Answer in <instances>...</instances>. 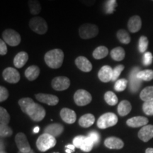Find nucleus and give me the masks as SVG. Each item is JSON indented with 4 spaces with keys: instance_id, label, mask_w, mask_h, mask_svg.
<instances>
[{
    "instance_id": "obj_42",
    "label": "nucleus",
    "mask_w": 153,
    "mask_h": 153,
    "mask_svg": "<svg viewBox=\"0 0 153 153\" xmlns=\"http://www.w3.org/2000/svg\"><path fill=\"white\" fill-rule=\"evenodd\" d=\"M88 137L93 141L94 145H97L100 141V135L97 131H91L88 133Z\"/></svg>"
},
{
    "instance_id": "obj_21",
    "label": "nucleus",
    "mask_w": 153,
    "mask_h": 153,
    "mask_svg": "<svg viewBox=\"0 0 153 153\" xmlns=\"http://www.w3.org/2000/svg\"><path fill=\"white\" fill-rule=\"evenodd\" d=\"M64 131V127L60 123H52L45 127L44 133L50 134L53 137H57L60 135Z\"/></svg>"
},
{
    "instance_id": "obj_20",
    "label": "nucleus",
    "mask_w": 153,
    "mask_h": 153,
    "mask_svg": "<svg viewBox=\"0 0 153 153\" xmlns=\"http://www.w3.org/2000/svg\"><path fill=\"white\" fill-rule=\"evenodd\" d=\"M127 125L131 128H138L145 126L148 123V119L144 116H135L129 118L126 121Z\"/></svg>"
},
{
    "instance_id": "obj_7",
    "label": "nucleus",
    "mask_w": 153,
    "mask_h": 153,
    "mask_svg": "<svg viewBox=\"0 0 153 153\" xmlns=\"http://www.w3.org/2000/svg\"><path fill=\"white\" fill-rule=\"evenodd\" d=\"M4 41L10 46H17L21 43L22 38L21 36L16 30L11 29H6L2 33Z\"/></svg>"
},
{
    "instance_id": "obj_6",
    "label": "nucleus",
    "mask_w": 153,
    "mask_h": 153,
    "mask_svg": "<svg viewBox=\"0 0 153 153\" xmlns=\"http://www.w3.org/2000/svg\"><path fill=\"white\" fill-rule=\"evenodd\" d=\"M118 123V117L114 113H106L101 116L97 120V126L100 129H106L116 125Z\"/></svg>"
},
{
    "instance_id": "obj_53",
    "label": "nucleus",
    "mask_w": 153,
    "mask_h": 153,
    "mask_svg": "<svg viewBox=\"0 0 153 153\" xmlns=\"http://www.w3.org/2000/svg\"><path fill=\"white\" fill-rule=\"evenodd\" d=\"M50 1H55V0H48Z\"/></svg>"
},
{
    "instance_id": "obj_41",
    "label": "nucleus",
    "mask_w": 153,
    "mask_h": 153,
    "mask_svg": "<svg viewBox=\"0 0 153 153\" xmlns=\"http://www.w3.org/2000/svg\"><path fill=\"white\" fill-rule=\"evenodd\" d=\"M152 60L153 56L152 53L150 52L145 53L144 55H143V64L145 66H149L152 63Z\"/></svg>"
},
{
    "instance_id": "obj_45",
    "label": "nucleus",
    "mask_w": 153,
    "mask_h": 153,
    "mask_svg": "<svg viewBox=\"0 0 153 153\" xmlns=\"http://www.w3.org/2000/svg\"><path fill=\"white\" fill-rule=\"evenodd\" d=\"M7 53V47L2 39L0 40V55H5Z\"/></svg>"
},
{
    "instance_id": "obj_14",
    "label": "nucleus",
    "mask_w": 153,
    "mask_h": 153,
    "mask_svg": "<svg viewBox=\"0 0 153 153\" xmlns=\"http://www.w3.org/2000/svg\"><path fill=\"white\" fill-rule=\"evenodd\" d=\"M76 67L84 72H89L92 70V65L87 57L84 56H79L75 60Z\"/></svg>"
},
{
    "instance_id": "obj_15",
    "label": "nucleus",
    "mask_w": 153,
    "mask_h": 153,
    "mask_svg": "<svg viewBox=\"0 0 153 153\" xmlns=\"http://www.w3.org/2000/svg\"><path fill=\"white\" fill-rule=\"evenodd\" d=\"M138 137L143 142L147 143L153 137V126L146 125L140 130Z\"/></svg>"
},
{
    "instance_id": "obj_11",
    "label": "nucleus",
    "mask_w": 153,
    "mask_h": 153,
    "mask_svg": "<svg viewBox=\"0 0 153 153\" xmlns=\"http://www.w3.org/2000/svg\"><path fill=\"white\" fill-rule=\"evenodd\" d=\"M3 77L6 82L11 84H16L21 79L20 74L16 69L7 68L3 71Z\"/></svg>"
},
{
    "instance_id": "obj_23",
    "label": "nucleus",
    "mask_w": 153,
    "mask_h": 153,
    "mask_svg": "<svg viewBox=\"0 0 153 153\" xmlns=\"http://www.w3.org/2000/svg\"><path fill=\"white\" fill-rule=\"evenodd\" d=\"M40 74V69L36 65H31L26 69L25 71V76L29 81L36 79Z\"/></svg>"
},
{
    "instance_id": "obj_47",
    "label": "nucleus",
    "mask_w": 153,
    "mask_h": 153,
    "mask_svg": "<svg viewBox=\"0 0 153 153\" xmlns=\"http://www.w3.org/2000/svg\"><path fill=\"white\" fill-rule=\"evenodd\" d=\"M66 148H68V149H70V150H73V151H74V149H75V146H74V145H68L66 146Z\"/></svg>"
},
{
    "instance_id": "obj_48",
    "label": "nucleus",
    "mask_w": 153,
    "mask_h": 153,
    "mask_svg": "<svg viewBox=\"0 0 153 153\" xmlns=\"http://www.w3.org/2000/svg\"><path fill=\"white\" fill-rule=\"evenodd\" d=\"M145 153H153V148H148L145 151Z\"/></svg>"
},
{
    "instance_id": "obj_4",
    "label": "nucleus",
    "mask_w": 153,
    "mask_h": 153,
    "mask_svg": "<svg viewBox=\"0 0 153 153\" xmlns=\"http://www.w3.org/2000/svg\"><path fill=\"white\" fill-rule=\"evenodd\" d=\"M29 27L35 33L39 35H43L48 31V24L45 20L42 17L35 16L29 21Z\"/></svg>"
},
{
    "instance_id": "obj_31",
    "label": "nucleus",
    "mask_w": 153,
    "mask_h": 153,
    "mask_svg": "<svg viewBox=\"0 0 153 153\" xmlns=\"http://www.w3.org/2000/svg\"><path fill=\"white\" fill-rule=\"evenodd\" d=\"M104 99L106 102L110 106H115L118 103V97L113 91H108L105 93Z\"/></svg>"
},
{
    "instance_id": "obj_46",
    "label": "nucleus",
    "mask_w": 153,
    "mask_h": 153,
    "mask_svg": "<svg viewBox=\"0 0 153 153\" xmlns=\"http://www.w3.org/2000/svg\"><path fill=\"white\" fill-rule=\"evenodd\" d=\"M82 4L87 6V7H91L94 4L96 0H79Z\"/></svg>"
},
{
    "instance_id": "obj_5",
    "label": "nucleus",
    "mask_w": 153,
    "mask_h": 153,
    "mask_svg": "<svg viewBox=\"0 0 153 153\" xmlns=\"http://www.w3.org/2000/svg\"><path fill=\"white\" fill-rule=\"evenodd\" d=\"M79 34L82 39H90L99 34V28L97 25L92 24H84L80 26Z\"/></svg>"
},
{
    "instance_id": "obj_24",
    "label": "nucleus",
    "mask_w": 153,
    "mask_h": 153,
    "mask_svg": "<svg viewBox=\"0 0 153 153\" xmlns=\"http://www.w3.org/2000/svg\"><path fill=\"white\" fill-rule=\"evenodd\" d=\"M132 106L131 103L127 100L120 101L118 106V113L120 116H126L131 112Z\"/></svg>"
},
{
    "instance_id": "obj_17",
    "label": "nucleus",
    "mask_w": 153,
    "mask_h": 153,
    "mask_svg": "<svg viewBox=\"0 0 153 153\" xmlns=\"http://www.w3.org/2000/svg\"><path fill=\"white\" fill-rule=\"evenodd\" d=\"M104 145L106 148L113 150H120L124 146V143L122 140L116 137H109L104 141Z\"/></svg>"
},
{
    "instance_id": "obj_37",
    "label": "nucleus",
    "mask_w": 153,
    "mask_h": 153,
    "mask_svg": "<svg viewBox=\"0 0 153 153\" xmlns=\"http://www.w3.org/2000/svg\"><path fill=\"white\" fill-rule=\"evenodd\" d=\"M143 112L148 116H153V100L144 102L143 105Z\"/></svg>"
},
{
    "instance_id": "obj_13",
    "label": "nucleus",
    "mask_w": 153,
    "mask_h": 153,
    "mask_svg": "<svg viewBox=\"0 0 153 153\" xmlns=\"http://www.w3.org/2000/svg\"><path fill=\"white\" fill-rule=\"evenodd\" d=\"M36 98L38 101L49 106H55L59 102L58 97L53 94H36Z\"/></svg>"
},
{
    "instance_id": "obj_52",
    "label": "nucleus",
    "mask_w": 153,
    "mask_h": 153,
    "mask_svg": "<svg viewBox=\"0 0 153 153\" xmlns=\"http://www.w3.org/2000/svg\"><path fill=\"white\" fill-rule=\"evenodd\" d=\"M0 153H7V152H6L5 151H4V150H1V152H0Z\"/></svg>"
},
{
    "instance_id": "obj_9",
    "label": "nucleus",
    "mask_w": 153,
    "mask_h": 153,
    "mask_svg": "<svg viewBox=\"0 0 153 153\" xmlns=\"http://www.w3.org/2000/svg\"><path fill=\"white\" fill-rule=\"evenodd\" d=\"M52 87L56 91H64L70 86V80L67 76H56L51 82Z\"/></svg>"
},
{
    "instance_id": "obj_27",
    "label": "nucleus",
    "mask_w": 153,
    "mask_h": 153,
    "mask_svg": "<svg viewBox=\"0 0 153 153\" xmlns=\"http://www.w3.org/2000/svg\"><path fill=\"white\" fill-rule=\"evenodd\" d=\"M28 4L30 13L32 15H38L41 11V4L38 0H28Z\"/></svg>"
},
{
    "instance_id": "obj_43",
    "label": "nucleus",
    "mask_w": 153,
    "mask_h": 153,
    "mask_svg": "<svg viewBox=\"0 0 153 153\" xmlns=\"http://www.w3.org/2000/svg\"><path fill=\"white\" fill-rule=\"evenodd\" d=\"M9 97V91L7 89L3 86L0 87V101L3 102L7 100Z\"/></svg>"
},
{
    "instance_id": "obj_22",
    "label": "nucleus",
    "mask_w": 153,
    "mask_h": 153,
    "mask_svg": "<svg viewBox=\"0 0 153 153\" xmlns=\"http://www.w3.org/2000/svg\"><path fill=\"white\" fill-rule=\"evenodd\" d=\"M28 60V55L27 53L22 51L19 52L14 58V65L17 68H22L26 64Z\"/></svg>"
},
{
    "instance_id": "obj_26",
    "label": "nucleus",
    "mask_w": 153,
    "mask_h": 153,
    "mask_svg": "<svg viewBox=\"0 0 153 153\" xmlns=\"http://www.w3.org/2000/svg\"><path fill=\"white\" fill-rule=\"evenodd\" d=\"M126 53L123 48H115L111 51V57L115 61H121L125 57Z\"/></svg>"
},
{
    "instance_id": "obj_38",
    "label": "nucleus",
    "mask_w": 153,
    "mask_h": 153,
    "mask_svg": "<svg viewBox=\"0 0 153 153\" xmlns=\"http://www.w3.org/2000/svg\"><path fill=\"white\" fill-rule=\"evenodd\" d=\"M116 6V0H107L105 5V11L106 14H112L114 12Z\"/></svg>"
},
{
    "instance_id": "obj_34",
    "label": "nucleus",
    "mask_w": 153,
    "mask_h": 153,
    "mask_svg": "<svg viewBox=\"0 0 153 153\" xmlns=\"http://www.w3.org/2000/svg\"><path fill=\"white\" fill-rule=\"evenodd\" d=\"M94 145V143L93 141L91 140L89 137L87 136L85 140V141L82 143L81 148L79 149H81L82 151L86 152H90V151L92 150Z\"/></svg>"
},
{
    "instance_id": "obj_29",
    "label": "nucleus",
    "mask_w": 153,
    "mask_h": 153,
    "mask_svg": "<svg viewBox=\"0 0 153 153\" xmlns=\"http://www.w3.org/2000/svg\"><path fill=\"white\" fill-rule=\"evenodd\" d=\"M108 54V49L106 47L99 46L96 48L93 52V57L96 60H101V59L106 57Z\"/></svg>"
},
{
    "instance_id": "obj_35",
    "label": "nucleus",
    "mask_w": 153,
    "mask_h": 153,
    "mask_svg": "<svg viewBox=\"0 0 153 153\" xmlns=\"http://www.w3.org/2000/svg\"><path fill=\"white\" fill-rule=\"evenodd\" d=\"M128 85V80L126 79H120L116 82L114 85V89L117 91H123L125 90Z\"/></svg>"
},
{
    "instance_id": "obj_8",
    "label": "nucleus",
    "mask_w": 153,
    "mask_h": 153,
    "mask_svg": "<svg viewBox=\"0 0 153 153\" xmlns=\"http://www.w3.org/2000/svg\"><path fill=\"white\" fill-rule=\"evenodd\" d=\"M74 100L77 106H84L91 102L92 100V97L90 93L85 89H79L74 93Z\"/></svg>"
},
{
    "instance_id": "obj_33",
    "label": "nucleus",
    "mask_w": 153,
    "mask_h": 153,
    "mask_svg": "<svg viewBox=\"0 0 153 153\" xmlns=\"http://www.w3.org/2000/svg\"><path fill=\"white\" fill-rule=\"evenodd\" d=\"M10 121V116L3 107H0V126H8Z\"/></svg>"
},
{
    "instance_id": "obj_39",
    "label": "nucleus",
    "mask_w": 153,
    "mask_h": 153,
    "mask_svg": "<svg viewBox=\"0 0 153 153\" xmlns=\"http://www.w3.org/2000/svg\"><path fill=\"white\" fill-rule=\"evenodd\" d=\"M12 134V129L9 126H0V135L1 137H10Z\"/></svg>"
},
{
    "instance_id": "obj_3",
    "label": "nucleus",
    "mask_w": 153,
    "mask_h": 153,
    "mask_svg": "<svg viewBox=\"0 0 153 153\" xmlns=\"http://www.w3.org/2000/svg\"><path fill=\"white\" fill-rule=\"evenodd\" d=\"M56 145V139L50 134H42L36 141V146L41 152H45Z\"/></svg>"
},
{
    "instance_id": "obj_36",
    "label": "nucleus",
    "mask_w": 153,
    "mask_h": 153,
    "mask_svg": "<svg viewBox=\"0 0 153 153\" xmlns=\"http://www.w3.org/2000/svg\"><path fill=\"white\" fill-rule=\"evenodd\" d=\"M148 39L146 36H142L140 38L139 40V44H138V48L139 51L140 53H145L146 51V50L148 49Z\"/></svg>"
},
{
    "instance_id": "obj_18",
    "label": "nucleus",
    "mask_w": 153,
    "mask_h": 153,
    "mask_svg": "<svg viewBox=\"0 0 153 153\" xmlns=\"http://www.w3.org/2000/svg\"><path fill=\"white\" fill-rule=\"evenodd\" d=\"M60 117L66 123L72 124L76 121V116L73 110L68 108H63L60 111Z\"/></svg>"
},
{
    "instance_id": "obj_19",
    "label": "nucleus",
    "mask_w": 153,
    "mask_h": 153,
    "mask_svg": "<svg viewBox=\"0 0 153 153\" xmlns=\"http://www.w3.org/2000/svg\"><path fill=\"white\" fill-rule=\"evenodd\" d=\"M142 26V21L139 16H133L130 18L128 23V28L131 33H137Z\"/></svg>"
},
{
    "instance_id": "obj_30",
    "label": "nucleus",
    "mask_w": 153,
    "mask_h": 153,
    "mask_svg": "<svg viewBox=\"0 0 153 153\" xmlns=\"http://www.w3.org/2000/svg\"><path fill=\"white\" fill-rule=\"evenodd\" d=\"M118 41L123 44H128L131 42V36L124 29H120L118 30L117 33H116Z\"/></svg>"
},
{
    "instance_id": "obj_44",
    "label": "nucleus",
    "mask_w": 153,
    "mask_h": 153,
    "mask_svg": "<svg viewBox=\"0 0 153 153\" xmlns=\"http://www.w3.org/2000/svg\"><path fill=\"white\" fill-rule=\"evenodd\" d=\"M86 138V136L84 135H79V136H76L73 140V145L75 146L76 148H81L82 143Z\"/></svg>"
},
{
    "instance_id": "obj_54",
    "label": "nucleus",
    "mask_w": 153,
    "mask_h": 153,
    "mask_svg": "<svg viewBox=\"0 0 153 153\" xmlns=\"http://www.w3.org/2000/svg\"><path fill=\"white\" fill-rule=\"evenodd\" d=\"M152 1H153V0H152Z\"/></svg>"
},
{
    "instance_id": "obj_1",
    "label": "nucleus",
    "mask_w": 153,
    "mask_h": 153,
    "mask_svg": "<svg viewBox=\"0 0 153 153\" xmlns=\"http://www.w3.org/2000/svg\"><path fill=\"white\" fill-rule=\"evenodd\" d=\"M19 105L22 111L27 114L33 121H41L45 118V110L41 105L34 102L32 99L26 97L19 99Z\"/></svg>"
},
{
    "instance_id": "obj_50",
    "label": "nucleus",
    "mask_w": 153,
    "mask_h": 153,
    "mask_svg": "<svg viewBox=\"0 0 153 153\" xmlns=\"http://www.w3.org/2000/svg\"><path fill=\"white\" fill-rule=\"evenodd\" d=\"M73 152H74V151L72 150H70V149H68V148L66 149V152L67 153H72Z\"/></svg>"
},
{
    "instance_id": "obj_28",
    "label": "nucleus",
    "mask_w": 153,
    "mask_h": 153,
    "mask_svg": "<svg viewBox=\"0 0 153 153\" xmlns=\"http://www.w3.org/2000/svg\"><path fill=\"white\" fill-rule=\"evenodd\" d=\"M140 97L141 100H143L145 102L146 101H150L153 100V86L151 87H145L141 91L140 94Z\"/></svg>"
},
{
    "instance_id": "obj_2",
    "label": "nucleus",
    "mask_w": 153,
    "mask_h": 153,
    "mask_svg": "<svg viewBox=\"0 0 153 153\" xmlns=\"http://www.w3.org/2000/svg\"><path fill=\"white\" fill-rule=\"evenodd\" d=\"M44 60L49 68L52 69L60 68L64 60V53L61 49H53L45 53Z\"/></svg>"
},
{
    "instance_id": "obj_16",
    "label": "nucleus",
    "mask_w": 153,
    "mask_h": 153,
    "mask_svg": "<svg viewBox=\"0 0 153 153\" xmlns=\"http://www.w3.org/2000/svg\"><path fill=\"white\" fill-rule=\"evenodd\" d=\"M99 79L102 82H110L112 80L113 77V70L110 66L104 65L101 68L98 72Z\"/></svg>"
},
{
    "instance_id": "obj_40",
    "label": "nucleus",
    "mask_w": 153,
    "mask_h": 153,
    "mask_svg": "<svg viewBox=\"0 0 153 153\" xmlns=\"http://www.w3.org/2000/svg\"><path fill=\"white\" fill-rule=\"evenodd\" d=\"M124 65H118L116 67H115V68L113 70V77H112V81H117V79L118 76H120V73L122 71L124 70Z\"/></svg>"
},
{
    "instance_id": "obj_49",
    "label": "nucleus",
    "mask_w": 153,
    "mask_h": 153,
    "mask_svg": "<svg viewBox=\"0 0 153 153\" xmlns=\"http://www.w3.org/2000/svg\"><path fill=\"white\" fill-rule=\"evenodd\" d=\"M38 131H39V127H36L33 130L34 133H38Z\"/></svg>"
},
{
    "instance_id": "obj_10",
    "label": "nucleus",
    "mask_w": 153,
    "mask_h": 153,
    "mask_svg": "<svg viewBox=\"0 0 153 153\" xmlns=\"http://www.w3.org/2000/svg\"><path fill=\"white\" fill-rule=\"evenodd\" d=\"M15 142L19 152H28L31 150L29 143L28 142L27 137L24 133H19L15 137Z\"/></svg>"
},
{
    "instance_id": "obj_32",
    "label": "nucleus",
    "mask_w": 153,
    "mask_h": 153,
    "mask_svg": "<svg viewBox=\"0 0 153 153\" xmlns=\"http://www.w3.org/2000/svg\"><path fill=\"white\" fill-rule=\"evenodd\" d=\"M137 77L143 81H151L153 79V70H145L142 71H139L137 74Z\"/></svg>"
},
{
    "instance_id": "obj_25",
    "label": "nucleus",
    "mask_w": 153,
    "mask_h": 153,
    "mask_svg": "<svg viewBox=\"0 0 153 153\" xmlns=\"http://www.w3.org/2000/svg\"><path fill=\"white\" fill-rule=\"evenodd\" d=\"M95 121L94 116L91 114L83 115L79 120V124L83 128H88L92 126Z\"/></svg>"
},
{
    "instance_id": "obj_51",
    "label": "nucleus",
    "mask_w": 153,
    "mask_h": 153,
    "mask_svg": "<svg viewBox=\"0 0 153 153\" xmlns=\"http://www.w3.org/2000/svg\"><path fill=\"white\" fill-rule=\"evenodd\" d=\"M18 153H35L34 152V151L33 150H31L30 151V152H19Z\"/></svg>"
},
{
    "instance_id": "obj_12",
    "label": "nucleus",
    "mask_w": 153,
    "mask_h": 153,
    "mask_svg": "<svg viewBox=\"0 0 153 153\" xmlns=\"http://www.w3.org/2000/svg\"><path fill=\"white\" fill-rule=\"evenodd\" d=\"M139 71L140 69L138 68H134L130 74V89L133 93L137 92L142 85L143 80L139 79L137 76Z\"/></svg>"
}]
</instances>
